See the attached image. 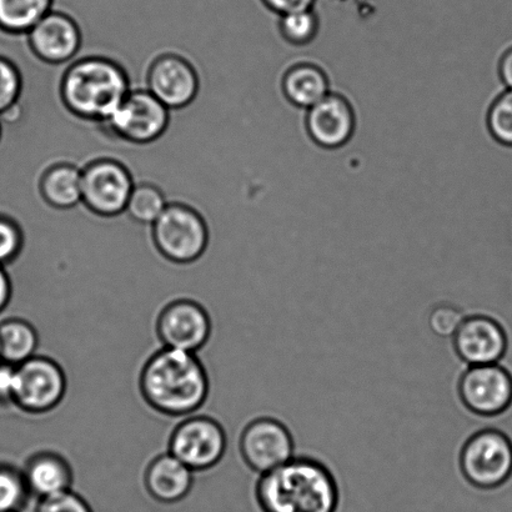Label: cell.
<instances>
[{"mask_svg":"<svg viewBox=\"0 0 512 512\" xmlns=\"http://www.w3.org/2000/svg\"><path fill=\"white\" fill-rule=\"evenodd\" d=\"M310 137L320 147L334 149L353 137L355 119L353 109L340 95L329 94L308 110Z\"/></svg>","mask_w":512,"mask_h":512,"instance_id":"obj_16","label":"cell"},{"mask_svg":"<svg viewBox=\"0 0 512 512\" xmlns=\"http://www.w3.org/2000/svg\"><path fill=\"white\" fill-rule=\"evenodd\" d=\"M30 493L23 471L0 465V512H20L27 505Z\"/></svg>","mask_w":512,"mask_h":512,"instance_id":"obj_24","label":"cell"},{"mask_svg":"<svg viewBox=\"0 0 512 512\" xmlns=\"http://www.w3.org/2000/svg\"><path fill=\"white\" fill-rule=\"evenodd\" d=\"M460 469L476 489L504 488L512 479L511 436L496 426L475 431L460 451Z\"/></svg>","mask_w":512,"mask_h":512,"instance_id":"obj_4","label":"cell"},{"mask_svg":"<svg viewBox=\"0 0 512 512\" xmlns=\"http://www.w3.org/2000/svg\"><path fill=\"white\" fill-rule=\"evenodd\" d=\"M134 187L132 173L119 160L97 159L82 169V203L99 217L124 213Z\"/></svg>","mask_w":512,"mask_h":512,"instance_id":"obj_9","label":"cell"},{"mask_svg":"<svg viewBox=\"0 0 512 512\" xmlns=\"http://www.w3.org/2000/svg\"><path fill=\"white\" fill-rule=\"evenodd\" d=\"M489 129L495 140L512 148V90H505L489 112Z\"/></svg>","mask_w":512,"mask_h":512,"instance_id":"obj_29","label":"cell"},{"mask_svg":"<svg viewBox=\"0 0 512 512\" xmlns=\"http://www.w3.org/2000/svg\"><path fill=\"white\" fill-rule=\"evenodd\" d=\"M39 190L50 207L73 209L82 203V169L70 163L54 164L42 174Z\"/></svg>","mask_w":512,"mask_h":512,"instance_id":"obj_19","label":"cell"},{"mask_svg":"<svg viewBox=\"0 0 512 512\" xmlns=\"http://www.w3.org/2000/svg\"><path fill=\"white\" fill-rule=\"evenodd\" d=\"M53 5L54 0H0V32L25 37Z\"/></svg>","mask_w":512,"mask_h":512,"instance_id":"obj_22","label":"cell"},{"mask_svg":"<svg viewBox=\"0 0 512 512\" xmlns=\"http://www.w3.org/2000/svg\"><path fill=\"white\" fill-rule=\"evenodd\" d=\"M213 324L207 309L198 301L180 298L164 306L155 323L163 348L197 354L207 345Z\"/></svg>","mask_w":512,"mask_h":512,"instance_id":"obj_12","label":"cell"},{"mask_svg":"<svg viewBox=\"0 0 512 512\" xmlns=\"http://www.w3.org/2000/svg\"><path fill=\"white\" fill-rule=\"evenodd\" d=\"M318 0H259L265 9L270 10L271 13L284 15L299 10H308L315 7Z\"/></svg>","mask_w":512,"mask_h":512,"instance_id":"obj_31","label":"cell"},{"mask_svg":"<svg viewBox=\"0 0 512 512\" xmlns=\"http://www.w3.org/2000/svg\"><path fill=\"white\" fill-rule=\"evenodd\" d=\"M17 366L0 361V404H13Z\"/></svg>","mask_w":512,"mask_h":512,"instance_id":"obj_32","label":"cell"},{"mask_svg":"<svg viewBox=\"0 0 512 512\" xmlns=\"http://www.w3.org/2000/svg\"><path fill=\"white\" fill-rule=\"evenodd\" d=\"M34 512H93L87 500L72 489L39 499Z\"/></svg>","mask_w":512,"mask_h":512,"instance_id":"obj_30","label":"cell"},{"mask_svg":"<svg viewBox=\"0 0 512 512\" xmlns=\"http://www.w3.org/2000/svg\"><path fill=\"white\" fill-rule=\"evenodd\" d=\"M275 17H278V15H275ZM273 18H274V17H273ZM273 18H271V19H273ZM264 25H265V24H264ZM264 25H263V27H264ZM263 27H261V28H263ZM261 28H260V29H261ZM260 29H259V30H260ZM255 33H256V32H255ZM255 33H254V34H255ZM254 34H253V35H254ZM253 35H252V37H253ZM249 88H252V87H250V85H249ZM252 89H253V88H252ZM253 90H255V89H253ZM255 92H259V90H255ZM281 92H283V90H281ZM260 93H265V92H260ZM278 93H279V92H278ZM266 94H275V93H266Z\"/></svg>","mask_w":512,"mask_h":512,"instance_id":"obj_36","label":"cell"},{"mask_svg":"<svg viewBox=\"0 0 512 512\" xmlns=\"http://www.w3.org/2000/svg\"><path fill=\"white\" fill-rule=\"evenodd\" d=\"M67 388L62 365L48 356L35 355L17 366L13 404L27 414H48L62 403Z\"/></svg>","mask_w":512,"mask_h":512,"instance_id":"obj_6","label":"cell"},{"mask_svg":"<svg viewBox=\"0 0 512 512\" xmlns=\"http://www.w3.org/2000/svg\"><path fill=\"white\" fill-rule=\"evenodd\" d=\"M39 335L29 321L12 318L0 323V361L18 366L37 355Z\"/></svg>","mask_w":512,"mask_h":512,"instance_id":"obj_21","label":"cell"},{"mask_svg":"<svg viewBox=\"0 0 512 512\" xmlns=\"http://www.w3.org/2000/svg\"><path fill=\"white\" fill-rule=\"evenodd\" d=\"M465 408L484 418H498L512 408V370L504 363L468 366L459 380Z\"/></svg>","mask_w":512,"mask_h":512,"instance_id":"obj_10","label":"cell"},{"mask_svg":"<svg viewBox=\"0 0 512 512\" xmlns=\"http://www.w3.org/2000/svg\"><path fill=\"white\" fill-rule=\"evenodd\" d=\"M24 232L17 219L0 212V265L7 266L18 259L24 248Z\"/></svg>","mask_w":512,"mask_h":512,"instance_id":"obj_28","label":"cell"},{"mask_svg":"<svg viewBox=\"0 0 512 512\" xmlns=\"http://www.w3.org/2000/svg\"><path fill=\"white\" fill-rule=\"evenodd\" d=\"M466 318L468 314L459 305L449 301H434L428 311V326L438 338L451 340Z\"/></svg>","mask_w":512,"mask_h":512,"instance_id":"obj_25","label":"cell"},{"mask_svg":"<svg viewBox=\"0 0 512 512\" xmlns=\"http://www.w3.org/2000/svg\"><path fill=\"white\" fill-rule=\"evenodd\" d=\"M280 33L288 42L303 45L311 42L318 34L319 19L314 9L280 15Z\"/></svg>","mask_w":512,"mask_h":512,"instance_id":"obj_26","label":"cell"},{"mask_svg":"<svg viewBox=\"0 0 512 512\" xmlns=\"http://www.w3.org/2000/svg\"><path fill=\"white\" fill-rule=\"evenodd\" d=\"M152 238L164 259L187 265L204 255L209 244V229L198 210L187 204L172 203L152 225Z\"/></svg>","mask_w":512,"mask_h":512,"instance_id":"obj_5","label":"cell"},{"mask_svg":"<svg viewBox=\"0 0 512 512\" xmlns=\"http://www.w3.org/2000/svg\"><path fill=\"white\" fill-rule=\"evenodd\" d=\"M23 474L30 495L39 499L72 489V466L67 459L54 451H39L30 456Z\"/></svg>","mask_w":512,"mask_h":512,"instance_id":"obj_18","label":"cell"},{"mask_svg":"<svg viewBox=\"0 0 512 512\" xmlns=\"http://www.w3.org/2000/svg\"><path fill=\"white\" fill-rule=\"evenodd\" d=\"M139 389L145 403L157 413L187 418L207 401L210 381L197 354L162 348L145 361Z\"/></svg>","mask_w":512,"mask_h":512,"instance_id":"obj_1","label":"cell"},{"mask_svg":"<svg viewBox=\"0 0 512 512\" xmlns=\"http://www.w3.org/2000/svg\"><path fill=\"white\" fill-rule=\"evenodd\" d=\"M273 17H275V15H273ZM273 17H271V18H273ZM271 18H270V19H271ZM270 19H269V20H270ZM269 20H268V22H269ZM268 22H265L264 24H266V23H268ZM264 24H263V25H264ZM263 25H261V27H263ZM261 27H260V28H261ZM260 28H259V29H260ZM255 32H258V30H255ZM255 32H254V33H255ZM254 33H253V34H254ZM247 40H248V39H247ZM249 89H250V90H252V88H249ZM252 92L256 93V92H255V90H252ZM283 92H284V90H283ZM279 93H281V92H279ZM279 93H275V94H279ZM258 94H260V92H258ZM261 94H264V95H275V94H266V93H261Z\"/></svg>","mask_w":512,"mask_h":512,"instance_id":"obj_35","label":"cell"},{"mask_svg":"<svg viewBox=\"0 0 512 512\" xmlns=\"http://www.w3.org/2000/svg\"><path fill=\"white\" fill-rule=\"evenodd\" d=\"M25 38L35 57L53 65L73 60L82 47L83 39L77 20L54 9L40 19Z\"/></svg>","mask_w":512,"mask_h":512,"instance_id":"obj_15","label":"cell"},{"mask_svg":"<svg viewBox=\"0 0 512 512\" xmlns=\"http://www.w3.org/2000/svg\"><path fill=\"white\" fill-rule=\"evenodd\" d=\"M130 90L127 70L99 55L70 64L60 80L65 108L75 117L94 123L107 122Z\"/></svg>","mask_w":512,"mask_h":512,"instance_id":"obj_3","label":"cell"},{"mask_svg":"<svg viewBox=\"0 0 512 512\" xmlns=\"http://www.w3.org/2000/svg\"><path fill=\"white\" fill-rule=\"evenodd\" d=\"M510 344L504 321L486 314L468 316L453 338L456 354L469 366L501 363L509 354Z\"/></svg>","mask_w":512,"mask_h":512,"instance_id":"obj_13","label":"cell"},{"mask_svg":"<svg viewBox=\"0 0 512 512\" xmlns=\"http://www.w3.org/2000/svg\"><path fill=\"white\" fill-rule=\"evenodd\" d=\"M24 78L14 60L0 54V115L17 107L22 99Z\"/></svg>","mask_w":512,"mask_h":512,"instance_id":"obj_27","label":"cell"},{"mask_svg":"<svg viewBox=\"0 0 512 512\" xmlns=\"http://www.w3.org/2000/svg\"><path fill=\"white\" fill-rule=\"evenodd\" d=\"M283 88L291 103L308 110L330 94L329 82L323 70L310 64L290 69L285 74Z\"/></svg>","mask_w":512,"mask_h":512,"instance_id":"obj_20","label":"cell"},{"mask_svg":"<svg viewBox=\"0 0 512 512\" xmlns=\"http://www.w3.org/2000/svg\"><path fill=\"white\" fill-rule=\"evenodd\" d=\"M193 485L194 471L169 451L154 458L145 469V490L157 503H180L190 494Z\"/></svg>","mask_w":512,"mask_h":512,"instance_id":"obj_17","label":"cell"},{"mask_svg":"<svg viewBox=\"0 0 512 512\" xmlns=\"http://www.w3.org/2000/svg\"><path fill=\"white\" fill-rule=\"evenodd\" d=\"M239 453L250 470L263 475L294 458L293 435L273 416H258L244 426Z\"/></svg>","mask_w":512,"mask_h":512,"instance_id":"obj_11","label":"cell"},{"mask_svg":"<svg viewBox=\"0 0 512 512\" xmlns=\"http://www.w3.org/2000/svg\"><path fill=\"white\" fill-rule=\"evenodd\" d=\"M500 78L506 89L512 90V47L506 50L500 60Z\"/></svg>","mask_w":512,"mask_h":512,"instance_id":"obj_34","label":"cell"},{"mask_svg":"<svg viewBox=\"0 0 512 512\" xmlns=\"http://www.w3.org/2000/svg\"><path fill=\"white\" fill-rule=\"evenodd\" d=\"M170 110L148 89H132L104 128L124 142L145 145L167 132Z\"/></svg>","mask_w":512,"mask_h":512,"instance_id":"obj_7","label":"cell"},{"mask_svg":"<svg viewBox=\"0 0 512 512\" xmlns=\"http://www.w3.org/2000/svg\"><path fill=\"white\" fill-rule=\"evenodd\" d=\"M3 137V123L2 120H0V140H2Z\"/></svg>","mask_w":512,"mask_h":512,"instance_id":"obj_37","label":"cell"},{"mask_svg":"<svg viewBox=\"0 0 512 512\" xmlns=\"http://www.w3.org/2000/svg\"><path fill=\"white\" fill-rule=\"evenodd\" d=\"M227 446V433L222 424L207 415L187 416L175 426L169 439V453L194 473L217 466Z\"/></svg>","mask_w":512,"mask_h":512,"instance_id":"obj_8","label":"cell"},{"mask_svg":"<svg viewBox=\"0 0 512 512\" xmlns=\"http://www.w3.org/2000/svg\"><path fill=\"white\" fill-rule=\"evenodd\" d=\"M167 207V198L162 189L154 184L140 183L135 184L125 212L135 223L152 227Z\"/></svg>","mask_w":512,"mask_h":512,"instance_id":"obj_23","label":"cell"},{"mask_svg":"<svg viewBox=\"0 0 512 512\" xmlns=\"http://www.w3.org/2000/svg\"><path fill=\"white\" fill-rule=\"evenodd\" d=\"M255 484V501L261 512H338L340 490L328 466L308 456L263 475Z\"/></svg>","mask_w":512,"mask_h":512,"instance_id":"obj_2","label":"cell"},{"mask_svg":"<svg viewBox=\"0 0 512 512\" xmlns=\"http://www.w3.org/2000/svg\"><path fill=\"white\" fill-rule=\"evenodd\" d=\"M150 93L169 110L188 107L197 98L199 75L194 65L179 54L160 55L150 64L147 77Z\"/></svg>","mask_w":512,"mask_h":512,"instance_id":"obj_14","label":"cell"},{"mask_svg":"<svg viewBox=\"0 0 512 512\" xmlns=\"http://www.w3.org/2000/svg\"><path fill=\"white\" fill-rule=\"evenodd\" d=\"M13 285L5 266L0 265V313L7 308L12 299Z\"/></svg>","mask_w":512,"mask_h":512,"instance_id":"obj_33","label":"cell"}]
</instances>
